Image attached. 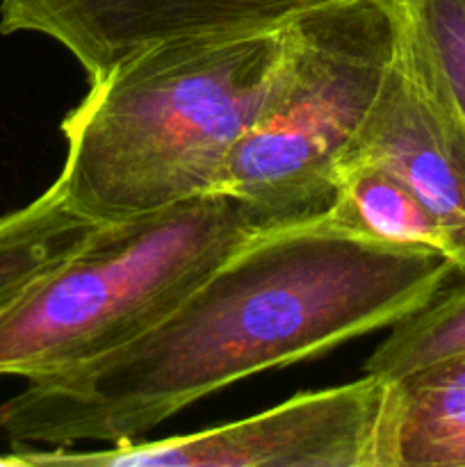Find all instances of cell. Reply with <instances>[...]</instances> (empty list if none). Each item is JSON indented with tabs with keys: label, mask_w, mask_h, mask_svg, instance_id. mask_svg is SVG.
Returning <instances> with one entry per match:
<instances>
[{
	"label": "cell",
	"mask_w": 465,
	"mask_h": 467,
	"mask_svg": "<svg viewBox=\"0 0 465 467\" xmlns=\"http://www.w3.org/2000/svg\"><path fill=\"white\" fill-rule=\"evenodd\" d=\"M367 162L399 178L465 267V121L397 46L392 67L337 169Z\"/></svg>",
	"instance_id": "cell-7"
},
{
	"label": "cell",
	"mask_w": 465,
	"mask_h": 467,
	"mask_svg": "<svg viewBox=\"0 0 465 467\" xmlns=\"http://www.w3.org/2000/svg\"><path fill=\"white\" fill-rule=\"evenodd\" d=\"M94 226L73 213L59 178L27 205L0 214V319Z\"/></svg>",
	"instance_id": "cell-10"
},
{
	"label": "cell",
	"mask_w": 465,
	"mask_h": 467,
	"mask_svg": "<svg viewBox=\"0 0 465 467\" xmlns=\"http://www.w3.org/2000/svg\"><path fill=\"white\" fill-rule=\"evenodd\" d=\"M399 48L465 121V0H392Z\"/></svg>",
	"instance_id": "cell-12"
},
{
	"label": "cell",
	"mask_w": 465,
	"mask_h": 467,
	"mask_svg": "<svg viewBox=\"0 0 465 467\" xmlns=\"http://www.w3.org/2000/svg\"><path fill=\"white\" fill-rule=\"evenodd\" d=\"M378 467H465V356L386 381Z\"/></svg>",
	"instance_id": "cell-8"
},
{
	"label": "cell",
	"mask_w": 465,
	"mask_h": 467,
	"mask_svg": "<svg viewBox=\"0 0 465 467\" xmlns=\"http://www.w3.org/2000/svg\"><path fill=\"white\" fill-rule=\"evenodd\" d=\"M253 233L226 194L96 223L0 319V377L32 381L119 349Z\"/></svg>",
	"instance_id": "cell-3"
},
{
	"label": "cell",
	"mask_w": 465,
	"mask_h": 467,
	"mask_svg": "<svg viewBox=\"0 0 465 467\" xmlns=\"http://www.w3.org/2000/svg\"><path fill=\"white\" fill-rule=\"evenodd\" d=\"M386 381L360 377L205 431L108 450H14V465L378 467Z\"/></svg>",
	"instance_id": "cell-5"
},
{
	"label": "cell",
	"mask_w": 465,
	"mask_h": 467,
	"mask_svg": "<svg viewBox=\"0 0 465 467\" xmlns=\"http://www.w3.org/2000/svg\"><path fill=\"white\" fill-rule=\"evenodd\" d=\"M326 219L333 226L395 246L427 249L451 260L450 242L422 201L397 176L367 162L337 169Z\"/></svg>",
	"instance_id": "cell-9"
},
{
	"label": "cell",
	"mask_w": 465,
	"mask_h": 467,
	"mask_svg": "<svg viewBox=\"0 0 465 467\" xmlns=\"http://www.w3.org/2000/svg\"><path fill=\"white\" fill-rule=\"evenodd\" d=\"M454 356H465V267H456L429 301L390 327L363 374L392 381Z\"/></svg>",
	"instance_id": "cell-11"
},
{
	"label": "cell",
	"mask_w": 465,
	"mask_h": 467,
	"mask_svg": "<svg viewBox=\"0 0 465 467\" xmlns=\"http://www.w3.org/2000/svg\"><path fill=\"white\" fill-rule=\"evenodd\" d=\"M0 465H12V456H0Z\"/></svg>",
	"instance_id": "cell-13"
},
{
	"label": "cell",
	"mask_w": 465,
	"mask_h": 467,
	"mask_svg": "<svg viewBox=\"0 0 465 467\" xmlns=\"http://www.w3.org/2000/svg\"><path fill=\"white\" fill-rule=\"evenodd\" d=\"M328 3L336 0H0V35L46 36L94 80L155 44L278 30Z\"/></svg>",
	"instance_id": "cell-6"
},
{
	"label": "cell",
	"mask_w": 465,
	"mask_h": 467,
	"mask_svg": "<svg viewBox=\"0 0 465 467\" xmlns=\"http://www.w3.org/2000/svg\"><path fill=\"white\" fill-rule=\"evenodd\" d=\"M454 272L442 254L351 235L326 214L264 228L149 331L0 401V431L14 450L140 441L242 379L395 327Z\"/></svg>",
	"instance_id": "cell-1"
},
{
	"label": "cell",
	"mask_w": 465,
	"mask_h": 467,
	"mask_svg": "<svg viewBox=\"0 0 465 467\" xmlns=\"http://www.w3.org/2000/svg\"><path fill=\"white\" fill-rule=\"evenodd\" d=\"M399 46L392 0H336L283 26V50L217 194L258 231L319 217L337 164L372 109Z\"/></svg>",
	"instance_id": "cell-4"
},
{
	"label": "cell",
	"mask_w": 465,
	"mask_h": 467,
	"mask_svg": "<svg viewBox=\"0 0 465 467\" xmlns=\"http://www.w3.org/2000/svg\"><path fill=\"white\" fill-rule=\"evenodd\" d=\"M283 50V27L155 44L91 80L64 117L73 213L114 223L217 194Z\"/></svg>",
	"instance_id": "cell-2"
}]
</instances>
